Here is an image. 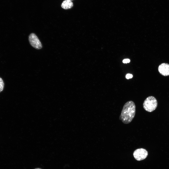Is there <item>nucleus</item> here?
Masks as SVG:
<instances>
[{"instance_id": "f257e3e1", "label": "nucleus", "mask_w": 169, "mask_h": 169, "mask_svg": "<svg viewBox=\"0 0 169 169\" xmlns=\"http://www.w3.org/2000/svg\"><path fill=\"white\" fill-rule=\"evenodd\" d=\"M135 106L132 101H127L124 105L119 119L123 123L127 124L134 118L135 113Z\"/></svg>"}, {"instance_id": "f03ea898", "label": "nucleus", "mask_w": 169, "mask_h": 169, "mask_svg": "<svg viewBox=\"0 0 169 169\" xmlns=\"http://www.w3.org/2000/svg\"><path fill=\"white\" fill-rule=\"evenodd\" d=\"M157 105V100L152 96L147 97L145 100L143 104L144 109L146 111L152 112L156 108Z\"/></svg>"}, {"instance_id": "7ed1b4c3", "label": "nucleus", "mask_w": 169, "mask_h": 169, "mask_svg": "<svg viewBox=\"0 0 169 169\" xmlns=\"http://www.w3.org/2000/svg\"><path fill=\"white\" fill-rule=\"evenodd\" d=\"M28 40L30 44L33 47L37 50L40 49L42 48V44L35 33H32L29 35Z\"/></svg>"}, {"instance_id": "20e7f679", "label": "nucleus", "mask_w": 169, "mask_h": 169, "mask_svg": "<svg viewBox=\"0 0 169 169\" xmlns=\"http://www.w3.org/2000/svg\"><path fill=\"white\" fill-rule=\"evenodd\" d=\"M148 153L145 149L140 148L137 149L134 152L133 155L135 158L138 161L145 159L147 156Z\"/></svg>"}, {"instance_id": "39448f33", "label": "nucleus", "mask_w": 169, "mask_h": 169, "mask_svg": "<svg viewBox=\"0 0 169 169\" xmlns=\"http://www.w3.org/2000/svg\"><path fill=\"white\" fill-rule=\"evenodd\" d=\"M158 70L159 73L164 76H169V64L163 63L158 66Z\"/></svg>"}, {"instance_id": "423d86ee", "label": "nucleus", "mask_w": 169, "mask_h": 169, "mask_svg": "<svg viewBox=\"0 0 169 169\" xmlns=\"http://www.w3.org/2000/svg\"><path fill=\"white\" fill-rule=\"evenodd\" d=\"M73 4L72 1L69 0H64L61 5L62 8L65 9H70L73 6Z\"/></svg>"}, {"instance_id": "0eeeda50", "label": "nucleus", "mask_w": 169, "mask_h": 169, "mask_svg": "<svg viewBox=\"0 0 169 169\" xmlns=\"http://www.w3.org/2000/svg\"><path fill=\"white\" fill-rule=\"evenodd\" d=\"M4 83L2 79L0 77V93L4 90Z\"/></svg>"}, {"instance_id": "6e6552de", "label": "nucleus", "mask_w": 169, "mask_h": 169, "mask_svg": "<svg viewBox=\"0 0 169 169\" xmlns=\"http://www.w3.org/2000/svg\"><path fill=\"white\" fill-rule=\"evenodd\" d=\"M133 75L130 74L128 73L126 74V78L127 79L132 78L133 77Z\"/></svg>"}, {"instance_id": "1a4fd4ad", "label": "nucleus", "mask_w": 169, "mask_h": 169, "mask_svg": "<svg viewBox=\"0 0 169 169\" xmlns=\"http://www.w3.org/2000/svg\"><path fill=\"white\" fill-rule=\"evenodd\" d=\"M130 62V60L128 59H125L123 60V62L124 63H129Z\"/></svg>"}, {"instance_id": "9d476101", "label": "nucleus", "mask_w": 169, "mask_h": 169, "mask_svg": "<svg viewBox=\"0 0 169 169\" xmlns=\"http://www.w3.org/2000/svg\"><path fill=\"white\" fill-rule=\"evenodd\" d=\"M34 169H42L40 168H35Z\"/></svg>"}, {"instance_id": "9b49d317", "label": "nucleus", "mask_w": 169, "mask_h": 169, "mask_svg": "<svg viewBox=\"0 0 169 169\" xmlns=\"http://www.w3.org/2000/svg\"><path fill=\"white\" fill-rule=\"evenodd\" d=\"M69 0L71 1V0Z\"/></svg>"}]
</instances>
